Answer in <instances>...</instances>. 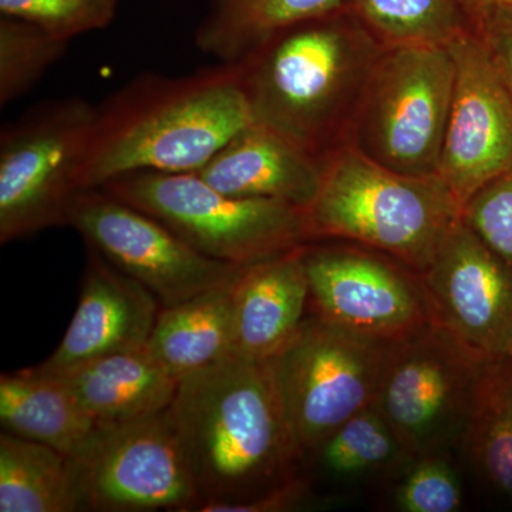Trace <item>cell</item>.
Here are the masks:
<instances>
[{"mask_svg":"<svg viewBox=\"0 0 512 512\" xmlns=\"http://www.w3.org/2000/svg\"><path fill=\"white\" fill-rule=\"evenodd\" d=\"M168 416L201 507L255 500L296 477L303 453L269 360L231 353L184 377Z\"/></svg>","mask_w":512,"mask_h":512,"instance_id":"6da1fadb","label":"cell"},{"mask_svg":"<svg viewBox=\"0 0 512 512\" xmlns=\"http://www.w3.org/2000/svg\"><path fill=\"white\" fill-rule=\"evenodd\" d=\"M383 49L345 6L278 30L235 62L252 121L325 160L348 144Z\"/></svg>","mask_w":512,"mask_h":512,"instance_id":"7a4b0ae2","label":"cell"},{"mask_svg":"<svg viewBox=\"0 0 512 512\" xmlns=\"http://www.w3.org/2000/svg\"><path fill=\"white\" fill-rule=\"evenodd\" d=\"M251 123L235 63L180 77L141 74L97 106L82 190L138 171H198Z\"/></svg>","mask_w":512,"mask_h":512,"instance_id":"3957f363","label":"cell"},{"mask_svg":"<svg viewBox=\"0 0 512 512\" xmlns=\"http://www.w3.org/2000/svg\"><path fill=\"white\" fill-rule=\"evenodd\" d=\"M308 218L315 241L365 245L423 274L463 205L440 175L397 173L346 144L325 158Z\"/></svg>","mask_w":512,"mask_h":512,"instance_id":"277c9868","label":"cell"},{"mask_svg":"<svg viewBox=\"0 0 512 512\" xmlns=\"http://www.w3.org/2000/svg\"><path fill=\"white\" fill-rule=\"evenodd\" d=\"M100 188L163 222L202 254L228 264H254L315 241L303 208L225 194L197 171H138Z\"/></svg>","mask_w":512,"mask_h":512,"instance_id":"5b68a950","label":"cell"},{"mask_svg":"<svg viewBox=\"0 0 512 512\" xmlns=\"http://www.w3.org/2000/svg\"><path fill=\"white\" fill-rule=\"evenodd\" d=\"M454 90L448 47H384L349 134V146L407 175H439Z\"/></svg>","mask_w":512,"mask_h":512,"instance_id":"8992f818","label":"cell"},{"mask_svg":"<svg viewBox=\"0 0 512 512\" xmlns=\"http://www.w3.org/2000/svg\"><path fill=\"white\" fill-rule=\"evenodd\" d=\"M97 106L83 97L46 101L0 134V244L67 225Z\"/></svg>","mask_w":512,"mask_h":512,"instance_id":"52a82bcc","label":"cell"},{"mask_svg":"<svg viewBox=\"0 0 512 512\" xmlns=\"http://www.w3.org/2000/svg\"><path fill=\"white\" fill-rule=\"evenodd\" d=\"M396 343L360 335L312 313L269 360L303 454L315 453L345 421L376 404Z\"/></svg>","mask_w":512,"mask_h":512,"instance_id":"ba28073f","label":"cell"},{"mask_svg":"<svg viewBox=\"0 0 512 512\" xmlns=\"http://www.w3.org/2000/svg\"><path fill=\"white\" fill-rule=\"evenodd\" d=\"M302 255L313 315L384 342L434 325L419 272L399 259L339 239L309 242Z\"/></svg>","mask_w":512,"mask_h":512,"instance_id":"9c48e42d","label":"cell"},{"mask_svg":"<svg viewBox=\"0 0 512 512\" xmlns=\"http://www.w3.org/2000/svg\"><path fill=\"white\" fill-rule=\"evenodd\" d=\"M485 360L437 325L396 343L376 406L413 460L460 443Z\"/></svg>","mask_w":512,"mask_h":512,"instance_id":"30bf717a","label":"cell"},{"mask_svg":"<svg viewBox=\"0 0 512 512\" xmlns=\"http://www.w3.org/2000/svg\"><path fill=\"white\" fill-rule=\"evenodd\" d=\"M67 225L153 293L161 308L232 284L244 268L202 254L163 222L100 187L76 195Z\"/></svg>","mask_w":512,"mask_h":512,"instance_id":"8fae6325","label":"cell"},{"mask_svg":"<svg viewBox=\"0 0 512 512\" xmlns=\"http://www.w3.org/2000/svg\"><path fill=\"white\" fill-rule=\"evenodd\" d=\"M84 511L197 512L202 501L180 437L165 412L100 424L77 458Z\"/></svg>","mask_w":512,"mask_h":512,"instance_id":"7c38bea8","label":"cell"},{"mask_svg":"<svg viewBox=\"0 0 512 512\" xmlns=\"http://www.w3.org/2000/svg\"><path fill=\"white\" fill-rule=\"evenodd\" d=\"M448 49L454 90L439 175L464 207L512 165V96L478 32Z\"/></svg>","mask_w":512,"mask_h":512,"instance_id":"4fadbf2b","label":"cell"},{"mask_svg":"<svg viewBox=\"0 0 512 512\" xmlns=\"http://www.w3.org/2000/svg\"><path fill=\"white\" fill-rule=\"evenodd\" d=\"M420 278L434 325L487 359L505 356L512 336V268L463 218Z\"/></svg>","mask_w":512,"mask_h":512,"instance_id":"5bb4252c","label":"cell"},{"mask_svg":"<svg viewBox=\"0 0 512 512\" xmlns=\"http://www.w3.org/2000/svg\"><path fill=\"white\" fill-rule=\"evenodd\" d=\"M160 311L153 293L89 247L72 322L55 352L33 369L62 375L99 357L146 348Z\"/></svg>","mask_w":512,"mask_h":512,"instance_id":"9a60e30c","label":"cell"},{"mask_svg":"<svg viewBox=\"0 0 512 512\" xmlns=\"http://www.w3.org/2000/svg\"><path fill=\"white\" fill-rule=\"evenodd\" d=\"M303 247L245 265L232 285L231 353L271 360L301 328L309 306Z\"/></svg>","mask_w":512,"mask_h":512,"instance_id":"2e32d148","label":"cell"},{"mask_svg":"<svg viewBox=\"0 0 512 512\" xmlns=\"http://www.w3.org/2000/svg\"><path fill=\"white\" fill-rule=\"evenodd\" d=\"M325 160L262 124H248L198 174L225 194L288 202L308 211Z\"/></svg>","mask_w":512,"mask_h":512,"instance_id":"e0dca14e","label":"cell"},{"mask_svg":"<svg viewBox=\"0 0 512 512\" xmlns=\"http://www.w3.org/2000/svg\"><path fill=\"white\" fill-rule=\"evenodd\" d=\"M56 376L100 424L165 412L180 383L158 365L147 348L99 357Z\"/></svg>","mask_w":512,"mask_h":512,"instance_id":"ac0fdd59","label":"cell"},{"mask_svg":"<svg viewBox=\"0 0 512 512\" xmlns=\"http://www.w3.org/2000/svg\"><path fill=\"white\" fill-rule=\"evenodd\" d=\"M0 423L3 431L73 460L83 456L100 426L60 377L33 367L0 376Z\"/></svg>","mask_w":512,"mask_h":512,"instance_id":"d6986e66","label":"cell"},{"mask_svg":"<svg viewBox=\"0 0 512 512\" xmlns=\"http://www.w3.org/2000/svg\"><path fill=\"white\" fill-rule=\"evenodd\" d=\"M234 282L165 306L158 313L146 348L178 382L231 355Z\"/></svg>","mask_w":512,"mask_h":512,"instance_id":"ffe728a7","label":"cell"},{"mask_svg":"<svg viewBox=\"0 0 512 512\" xmlns=\"http://www.w3.org/2000/svg\"><path fill=\"white\" fill-rule=\"evenodd\" d=\"M84 511L73 458L37 441L0 434V512Z\"/></svg>","mask_w":512,"mask_h":512,"instance_id":"44dd1931","label":"cell"},{"mask_svg":"<svg viewBox=\"0 0 512 512\" xmlns=\"http://www.w3.org/2000/svg\"><path fill=\"white\" fill-rule=\"evenodd\" d=\"M460 444L478 476L512 497V363L507 356L481 366Z\"/></svg>","mask_w":512,"mask_h":512,"instance_id":"7402d4cb","label":"cell"},{"mask_svg":"<svg viewBox=\"0 0 512 512\" xmlns=\"http://www.w3.org/2000/svg\"><path fill=\"white\" fill-rule=\"evenodd\" d=\"M345 0H211L195 43L221 63L242 59L266 37L342 8Z\"/></svg>","mask_w":512,"mask_h":512,"instance_id":"603a6c76","label":"cell"},{"mask_svg":"<svg viewBox=\"0 0 512 512\" xmlns=\"http://www.w3.org/2000/svg\"><path fill=\"white\" fill-rule=\"evenodd\" d=\"M383 47L453 45L477 32L471 0H345Z\"/></svg>","mask_w":512,"mask_h":512,"instance_id":"cb8c5ba5","label":"cell"},{"mask_svg":"<svg viewBox=\"0 0 512 512\" xmlns=\"http://www.w3.org/2000/svg\"><path fill=\"white\" fill-rule=\"evenodd\" d=\"M315 453L323 470L336 478L360 477L397 461H413L376 404L345 421Z\"/></svg>","mask_w":512,"mask_h":512,"instance_id":"d4e9b609","label":"cell"},{"mask_svg":"<svg viewBox=\"0 0 512 512\" xmlns=\"http://www.w3.org/2000/svg\"><path fill=\"white\" fill-rule=\"evenodd\" d=\"M67 40L23 20L0 19V106L5 107L39 83L66 52Z\"/></svg>","mask_w":512,"mask_h":512,"instance_id":"484cf974","label":"cell"},{"mask_svg":"<svg viewBox=\"0 0 512 512\" xmlns=\"http://www.w3.org/2000/svg\"><path fill=\"white\" fill-rule=\"evenodd\" d=\"M117 6L119 0H0V13L70 42L73 37L107 28Z\"/></svg>","mask_w":512,"mask_h":512,"instance_id":"4316f807","label":"cell"},{"mask_svg":"<svg viewBox=\"0 0 512 512\" xmlns=\"http://www.w3.org/2000/svg\"><path fill=\"white\" fill-rule=\"evenodd\" d=\"M463 503V490L447 451L414 458L396 491L403 512H454Z\"/></svg>","mask_w":512,"mask_h":512,"instance_id":"83f0119b","label":"cell"},{"mask_svg":"<svg viewBox=\"0 0 512 512\" xmlns=\"http://www.w3.org/2000/svg\"><path fill=\"white\" fill-rule=\"evenodd\" d=\"M463 221L512 268V165L464 204Z\"/></svg>","mask_w":512,"mask_h":512,"instance_id":"f1b7e54d","label":"cell"},{"mask_svg":"<svg viewBox=\"0 0 512 512\" xmlns=\"http://www.w3.org/2000/svg\"><path fill=\"white\" fill-rule=\"evenodd\" d=\"M477 32L512 96V13H495L478 19Z\"/></svg>","mask_w":512,"mask_h":512,"instance_id":"f546056e","label":"cell"},{"mask_svg":"<svg viewBox=\"0 0 512 512\" xmlns=\"http://www.w3.org/2000/svg\"><path fill=\"white\" fill-rule=\"evenodd\" d=\"M308 497L306 484L298 477L279 485L274 490L255 498L235 504L204 505L198 512H284L295 510Z\"/></svg>","mask_w":512,"mask_h":512,"instance_id":"4dcf8cb0","label":"cell"},{"mask_svg":"<svg viewBox=\"0 0 512 512\" xmlns=\"http://www.w3.org/2000/svg\"><path fill=\"white\" fill-rule=\"evenodd\" d=\"M478 19L495 13H512V0H471Z\"/></svg>","mask_w":512,"mask_h":512,"instance_id":"1f68e13d","label":"cell"},{"mask_svg":"<svg viewBox=\"0 0 512 512\" xmlns=\"http://www.w3.org/2000/svg\"><path fill=\"white\" fill-rule=\"evenodd\" d=\"M505 356H507L508 359H510L511 363H512V336L510 339V343H508L507 350H505Z\"/></svg>","mask_w":512,"mask_h":512,"instance_id":"d6a6232c","label":"cell"}]
</instances>
